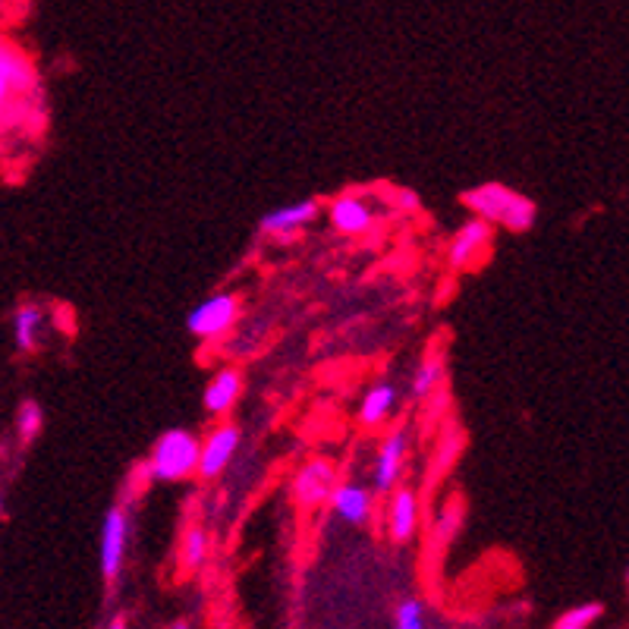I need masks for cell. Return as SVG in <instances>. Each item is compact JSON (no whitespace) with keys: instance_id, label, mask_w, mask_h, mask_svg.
I'll return each instance as SVG.
<instances>
[{"instance_id":"603a6c76","label":"cell","mask_w":629,"mask_h":629,"mask_svg":"<svg viewBox=\"0 0 629 629\" xmlns=\"http://www.w3.org/2000/svg\"><path fill=\"white\" fill-rule=\"evenodd\" d=\"M167 629H192V623H189V620H183V617H180V620H173V623H170V626H167Z\"/></svg>"},{"instance_id":"277c9868","label":"cell","mask_w":629,"mask_h":629,"mask_svg":"<svg viewBox=\"0 0 629 629\" xmlns=\"http://www.w3.org/2000/svg\"><path fill=\"white\" fill-rule=\"evenodd\" d=\"M240 441H243L240 425H233V422L214 425L199 444V466H195V475H199L202 482L218 479V475L230 466V460L236 457Z\"/></svg>"},{"instance_id":"9c48e42d","label":"cell","mask_w":629,"mask_h":629,"mask_svg":"<svg viewBox=\"0 0 629 629\" xmlns=\"http://www.w3.org/2000/svg\"><path fill=\"white\" fill-rule=\"evenodd\" d=\"M318 214H321V205L315 199H299V202H290V205H280V208L268 211L265 218L258 221V230H262L265 236H271V240L287 243L296 233L306 230Z\"/></svg>"},{"instance_id":"d4e9b609","label":"cell","mask_w":629,"mask_h":629,"mask_svg":"<svg viewBox=\"0 0 629 629\" xmlns=\"http://www.w3.org/2000/svg\"><path fill=\"white\" fill-rule=\"evenodd\" d=\"M0 516H4V501H0Z\"/></svg>"},{"instance_id":"7a4b0ae2","label":"cell","mask_w":629,"mask_h":629,"mask_svg":"<svg viewBox=\"0 0 629 629\" xmlns=\"http://www.w3.org/2000/svg\"><path fill=\"white\" fill-rule=\"evenodd\" d=\"M199 444L202 438L189 428H167L151 447V457L145 463V475L151 482H183L195 475L199 466Z\"/></svg>"},{"instance_id":"30bf717a","label":"cell","mask_w":629,"mask_h":629,"mask_svg":"<svg viewBox=\"0 0 629 629\" xmlns=\"http://www.w3.org/2000/svg\"><path fill=\"white\" fill-rule=\"evenodd\" d=\"M387 535L397 545H409L412 535L419 529V494L409 485H397L387 494V510H384Z\"/></svg>"},{"instance_id":"4fadbf2b","label":"cell","mask_w":629,"mask_h":629,"mask_svg":"<svg viewBox=\"0 0 629 629\" xmlns=\"http://www.w3.org/2000/svg\"><path fill=\"white\" fill-rule=\"evenodd\" d=\"M243 394V372L236 365H224L211 375V381L205 384V412L214 419H224L233 412L236 400Z\"/></svg>"},{"instance_id":"8fae6325","label":"cell","mask_w":629,"mask_h":629,"mask_svg":"<svg viewBox=\"0 0 629 629\" xmlns=\"http://www.w3.org/2000/svg\"><path fill=\"white\" fill-rule=\"evenodd\" d=\"M328 221L343 236H362L375 224V205L368 202V195L346 192L328 205Z\"/></svg>"},{"instance_id":"52a82bcc","label":"cell","mask_w":629,"mask_h":629,"mask_svg":"<svg viewBox=\"0 0 629 629\" xmlns=\"http://www.w3.org/2000/svg\"><path fill=\"white\" fill-rule=\"evenodd\" d=\"M126 545H129V510L126 504H114L104 513V529H101V576L107 582L120 579L126 563Z\"/></svg>"},{"instance_id":"e0dca14e","label":"cell","mask_w":629,"mask_h":629,"mask_svg":"<svg viewBox=\"0 0 629 629\" xmlns=\"http://www.w3.org/2000/svg\"><path fill=\"white\" fill-rule=\"evenodd\" d=\"M444 375H447V365H444V356H428L416 372H412L409 378V387H406V394L409 400H428V397H435L441 384H444Z\"/></svg>"},{"instance_id":"5bb4252c","label":"cell","mask_w":629,"mask_h":629,"mask_svg":"<svg viewBox=\"0 0 629 629\" xmlns=\"http://www.w3.org/2000/svg\"><path fill=\"white\" fill-rule=\"evenodd\" d=\"M397 400H400V394H397V387L390 384V381L372 384V387H368L365 394H362L359 409H356L359 425H365V428H378V425L390 422V416H394V409H397Z\"/></svg>"},{"instance_id":"ac0fdd59","label":"cell","mask_w":629,"mask_h":629,"mask_svg":"<svg viewBox=\"0 0 629 629\" xmlns=\"http://www.w3.org/2000/svg\"><path fill=\"white\" fill-rule=\"evenodd\" d=\"M208 560V532L202 526H189L183 532V545H180V563L186 573H195Z\"/></svg>"},{"instance_id":"ba28073f","label":"cell","mask_w":629,"mask_h":629,"mask_svg":"<svg viewBox=\"0 0 629 629\" xmlns=\"http://www.w3.org/2000/svg\"><path fill=\"white\" fill-rule=\"evenodd\" d=\"M494 240V227L482 218H469L457 233H453L450 249H447V262L453 271H469L482 262V255L491 249Z\"/></svg>"},{"instance_id":"7402d4cb","label":"cell","mask_w":629,"mask_h":629,"mask_svg":"<svg viewBox=\"0 0 629 629\" xmlns=\"http://www.w3.org/2000/svg\"><path fill=\"white\" fill-rule=\"evenodd\" d=\"M387 202H394V208H397L400 214H412V211L419 208V195L412 192V189L397 186V189H390V192H387Z\"/></svg>"},{"instance_id":"cb8c5ba5","label":"cell","mask_w":629,"mask_h":629,"mask_svg":"<svg viewBox=\"0 0 629 629\" xmlns=\"http://www.w3.org/2000/svg\"><path fill=\"white\" fill-rule=\"evenodd\" d=\"M107 629H126V620H123V617H111V623H107Z\"/></svg>"},{"instance_id":"2e32d148","label":"cell","mask_w":629,"mask_h":629,"mask_svg":"<svg viewBox=\"0 0 629 629\" xmlns=\"http://www.w3.org/2000/svg\"><path fill=\"white\" fill-rule=\"evenodd\" d=\"M32 73H29V63L19 57L7 41H0V111L7 107V101L29 85Z\"/></svg>"},{"instance_id":"8992f818","label":"cell","mask_w":629,"mask_h":629,"mask_svg":"<svg viewBox=\"0 0 629 629\" xmlns=\"http://www.w3.org/2000/svg\"><path fill=\"white\" fill-rule=\"evenodd\" d=\"M337 482H340V479H337L334 463L315 457V460H309V463H302L299 472L293 475V485H290L293 501H296L299 507H306V510H315V507H321V504H328V501H331V491L337 488Z\"/></svg>"},{"instance_id":"ffe728a7","label":"cell","mask_w":629,"mask_h":629,"mask_svg":"<svg viewBox=\"0 0 629 629\" xmlns=\"http://www.w3.org/2000/svg\"><path fill=\"white\" fill-rule=\"evenodd\" d=\"M394 629H425V604L419 598H403L394 611Z\"/></svg>"},{"instance_id":"6da1fadb","label":"cell","mask_w":629,"mask_h":629,"mask_svg":"<svg viewBox=\"0 0 629 629\" xmlns=\"http://www.w3.org/2000/svg\"><path fill=\"white\" fill-rule=\"evenodd\" d=\"M463 205L491 227H507L513 233H526L538 214L532 199H526L523 192H516L504 183H482L469 189L463 195Z\"/></svg>"},{"instance_id":"d6986e66","label":"cell","mask_w":629,"mask_h":629,"mask_svg":"<svg viewBox=\"0 0 629 629\" xmlns=\"http://www.w3.org/2000/svg\"><path fill=\"white\" fill-rule=\"evenodd\" d=\"M41 425H45V416H41V406L35 400H26L19 406V416H16V435L23 444H32L41 435Z\"/></svg>"},{"instance_id":"44dd1931","label":"cell","mask_w":629,"mask_h":629,"mask_svg":"<svg viewBox=\"0 0 629 629\" xmlns=\"http://www.w3.org/2000/svg\"><path fill=\"white\" fill-rule=\"evenodd\" d=\"M598 617H601V604H579V607H570V611L557 620L554 629H589Z\"/></svg>"},{"instance_id":"3957f363","label":"cell","mask_w":629,"mask_h":629,"mask_svg":"<svg viewBox=\"0 0 629 629\" xmlns=\"http://www.w3.org/2000/svg\"><path fill=\"white\" fill-rule=\"evenodd\" d=\"M243 315V302L236 293L224 290V293H214L208 299H202L199 306H195L186 318V331L195 340H218L224 334H230L236 328V321Z\"/></svg>"},{"instance_id":"9a60e30c","label":"cell","mask_w":629,"mask_h":629,"mask_svg":"<svg viewBox=\"0 0 629 629\" xmlns=\"http://www.w3.org/2000/svg\"><path fill=\"white\" fill-rule=\"evenodd\" d=\"M45 309L38 306V302H26V306H19L13 315V340H16V350L23 353H35L41 346V334H45Z\"/></svg>"},{"instance_id":"7c38bea8","label":"cell","mask_w":629,"mask_h":629,"mask_svg":"<svg viewBox=\"0 0 629 629\" xmlns=\"http://www.w3.org/2000/svg\"><path fill=\"white\" fill-rule=\"evenodd\" d=\"M328 504H331L334 516L343 519V523L365 526L375 513V491L359 485V482H337Z\"/></svg>"},{"instance_id":"5b68a950","label":"cell","mask_w":629,"mask_h":629,"mask_svg":"<svg viewBox=\"0 0 629 629\" xmlns=\"http://www.w3.org/2000/svg\"><path fill=\"white\" fill-rule=\"evenodd\" d=\"M406 457H409V428L400 425L394 431H387L381 438L378 447V457L372 466V491L375 494H390L400 479H403V469H406Z\"/></svg>"}]
</instances>
